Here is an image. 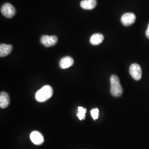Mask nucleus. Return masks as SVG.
<instances>
[{
  "instance_id": "nucleus-1",
  "label": "nucleus",
  "mask_w": 149,
  "mask_h": 149,
  "mask_svg": "<svg viewBox=\"0 0 149 149\" xmlns=\"http://www.w3.org/2000/svg\"><path fill=\"white\" fill-rule=\"evenodd\" d=\"M53 94V90L50 86H43L38 91L36 94V99L38 102H44L50 98Z\"/></svg>"
},
{
  "instance_id": "nucleus-2",
  "label": "nucleus",
  "mask_w": 149,
  "mask_h": 149,
  "mask_svg": "<svg viewBox=\"0 0 149 149\" xmlns=\"http://www.w3.org/2000/svg\"><path fill=\"white\" fill-rule=\"evenodd\" d=\"M111 93L112 96L119 97L122 95L123 88L119 79L116 75H112L110 78Z\"/></svg>"
},
{
  "instance_id": "nucleus-3",
  "label": "nucleus",
  "mask_w": 149,
  "mask_h": 149,
  "mask_svg": "<svg viewBox=\"0 0 149 149\" xmlns=\"http://www.w3.org/2000/svg\"><path fill=\"white\" fill-rule=\"evenodd\" d=\"M1 12L3 16L11 18H12L16 14V9L10 3H7L2 6L1 8Z\"/></svg>"
},
{
  "instance_id": "nucleus-4",
  "label": "nucleus",
  "mask_w": 149,
  "mask_h": 149,
  "mask_svg": "<svg viewBox=\"0 0 149 149\" xmlns=\"http://www.w3.org/2000/svg\"><path fill=\"white\" fill-rule=\"evenodd\" d=\"M129 72L134 80L139 81L141 79L142 71L140 66L138 64H132L130 67Z\"/></svg>"
},
{
  "instance_id": "nucleus-5",
  "label": "nucleus",
  "mask_w": 149,
  "mask_h": 149,
  "mask_svg": "<svg viewBox=\"0 0 149 149\" xmlns=\"http://www.w3.org/2000/svg\"><path fill=\"white\" fill-rule=\"evenodd\" d=\"M58 40L56 36H43L41 38L40 42L45 47H50L55 45L58 42Z\"/></svg>"
},
{
  "instance_id": "nucleus-6",
  "label": "nucleus",
  "mask_w": 149,
  "mask_h": 149,
  "mask_svg": "<svg viewBox=\"0 0 149 149\" xmlns=\"http://www.w3.org/2000/svg\"><path fill=\"white\" fill-rule=\"evenodd\" d=\"M136 16L133 13H124L121 17V22L125 26H129L134 23Z\"/></svg>"
},
{
  "instance_id": "nucleus-7",
  "label": "nucleus",
  "mask_w": 149,
  "mask_h": 149,
  "mask_svg": "<svg viewBox=\"0 0 149 149\" xmlns=\"http://www.w3.org/2000/svg\"><path fill=\"white\" fill-rule=\"evenodd\" d=\"M30 139L33 143L39 145L43 143L44 138L42 134L37 131H34L30 135Z\"/></svg>"
},
{
  "instance_id": "nucleus-8",
  "label": "nucleus",
  "mask_w": 149,
  "mask_h": 149,
  "mask_svg": "<svg viewBox=\"0 0 149 149\" xmlns=\"http://www.w3.org/2000/svg\"><path fill=\"white\" fill-rule=\"evenodd\" d=\"M96 0H83L80 3V6L81 8L86 10H93L96 7Z\"/></svg>"
},
{
  "instance_id": "nucleus-9",
  "label": "nucleus",
  "mask_w": 149,
  "mask_h": 149,
  "mask_svg": "<svg viewBox=\"0 0 149 149\" xmlns=\"http://www.w3.org/2000/svg\"><path fill=\"white\" fill-rule=\"evenodd\" d=\"M74 63V59L70 56L64 57L60 60L59 66L63 69H66L69 68L71 66L73 65Z\"/></svg>"
},
{
  "instance_id": "nucleus-10",
  "label": "nucleus",
  "mask_w": 149,
  "mask_h": 149,
  "mask_svg": "<svg viewBox=\"0 0 149 149\" xmlns=\"http://www.w3.org/2000/svg\"><path fill=\"white\" fill-rule=\"evenodd\" d=\"M10 102V99L8 95L5 92H1L0 94V107L5 108L8 106Z\"/></svg>"
},
{
  "instance_id": "nucleus-11",
  "label": "nucleus",
  "mask_w": 149,
  "mask_h": 149,
  "mask_svg": "<svg viewBox=\"0 0 149 149\" xmlns=\"http://www.w3.org/2000/svg\"><path fill=\"white\" fill-rule=\"evenodd\" d=\"M12 50V46L5 44H1L0 45V56L5 57L11 53Z\"/></svg>"
},
{
  "instance_id": "nucleus-12",
  "label": "nucleus",
  "mask_w": 149,
  "mask_h": 149,
  "mask_svg": "<svg viewBox=\"0 0 149 149\" xmlns=\"http://www.w3.org/2000/svg\"><path fill=\"white\" fill-rule=\"evenodd\" d=\"M104 40V36L100 33L93 34L90 38V43L93 45H97L102 43Z\"/></svg>"
},
{
  "instance_id": "nucleus-13",
  "label": "nucleus",
  "mask_w": 149,
  "mask_h": 149,
  "mask_svg": "<svg viewBox=\"0 0 149 149\" xmlns=\"http://www.w3.org/2000/svg\"><path fill=\"white\" fill-rule=\"evenodd\" d=\"M86 112L87 110L86 108H83L82 107H78V113H77V116L78 117L80 120H84L85 119Z\"/></svg>"
},
{
  "instance_id": "nucleus-14",
  "label": "nucleus",
  "mask_w": 149,
  "mask_h": 149,
  "mask_svg": "<svg viewBox=\"0 0 149 149\" xmlns=\"http://www.w3.org/2000/svg\"><path fill=\"white\" fill-rule=\"evenodd\" d=\"M91 116L93 118L94 120H96L98 118L99 116V110L98 108H95L91 111Z\"/></svg>"
},
{
  "instance_id": "nucleus-15",
  "label": "nucleus",
  "mask_w": 149,
  "mask_h": 149,
  "mask_svg": "<svg viewBox=\"0 0 149 149\" xmlns=\"http://www.w3.org/2000/svg\"><path fill=\"white\" fill-rule=\"evenodd\" d=\"M146 36L148 39H149V24H148V29L146 31Z\"/></svg>"
}]
</instances>
